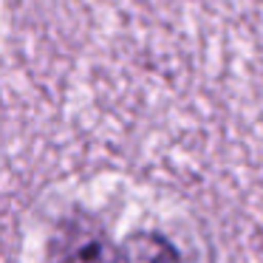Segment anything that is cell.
I'll return each mask as SVG.
<instances>
[{
  "instance_id": "6da1fadb",
  "label": "cell",
  "mask_w": 263,
  "mask_h": 263,
  "mask_svg": "<svg viewBox=\"0 0 263 263\" xmlns=\"http://www.w3.org/2000/svg\"><path fill=\"white\" fill-rule=\"evenodd\" d=\"M51 263H119V246L99 229L71 223L54 240Z\"/></svg>"
},
{
  "instance_id": "7a4b0ae2",
  "label": "cell",
  "mask_w": 263,
  "mask_h": 263,
  "mask_svg": "<svg viewBox=\"0 0 263 263\" xmlns=\"http://www.w3.org/2000/svg\"><path fill=\"white\" fill-rule=\"evenodd\" d=\"M119 263H178V252L156 232H136L119 246Z\"/></svg>"
}]
</instances>
